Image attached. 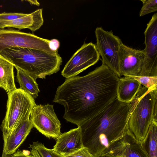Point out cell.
<instances>
[{"instance_id":"obj_6","label":"cell","mask_w":157,"mask_h":157,"mask_svg":"<svg viewBox=\"0 0 157 157\" xmlns=\"http://www.w3.org/2000/svg\"><path fill=\"white\" fill-rule=\"evenodd\" d=\"M97 50L102 58V63L109 68L119 78H121L119 66V52L122 43L112 31L104 30L101 27L95 31Z\"/></svg>"},{"instance_id":"obj_19","label":"cell","mask_w":157,"mask_h":157,"mask_svg":"<svg viewBox=\"0 0 157 157\" xmlns=\"http://www.w3.org/2000/svg\"><path fill=\"white\" fill-rule=\"evenodd\" d=\"M148 152L150 157H157V119L154 120L150 128Z\"/></svg>"},{"instance_id":"obj_13","label":"cell","mask_w":157,"mask_h":157,"mask_svg":"<svg viewBox=\"0 0 157 157\" xmlns=\"http://www.w3.org/2000/svg\"><path fill=\"white\" fill-rule=\"evenodd\" d=\"M83 147L80 128L71 129L61 134L52 149L58 156L62 157L75 152Z\"/></svg>"},{"instance_id":"obj_10","label":"cell","mask_w":157,"mask_h":157,"mask_svg":"<svg viewBox=\"0 0 157 157\" xmlns=\"http://www.w3.org/2000/svg\"><path fill=\"white\" fill-rule=\"evenodd\" d=\"M145 36L144 58L139 76H157V13H154L147 24Z\"/></svg>"},{"instance_id":"obj_25","label":"cell","mask_w":157,"mask_h":157,"mask_svg":"<svg viewBox=\"0 0 157 157\" xmlns=\"http://www.w3.org/2000/svg\"><path fill=\"white\" fill-rule=\"evenodd\" d=\"M60 42L56 39H52L49 40L48 46L52 51L58 53V49L60 46Z\"/></svg>"},{"instance_id":"obj_14","label":"cell","mask_w":157,"mask_h":157,"mask_svg":"<svg viewBox=\"0 0 157 157\" xmlns=\"http://www.w3.org/2000/svg\"><path fill=\"white\" fill-rule=\"evenodd\" d=\"M42 11V9H39L20 18L0 21V29L6 27L15 28L19 30L28 29L34 32L39 29L43 24Z\"/></svg>"},{"instance_id":"obj_1","label":"cell","mask_w":157,"mask_h":157,"mask_svg":"<svg viewBox=\"0 0 157 157\" xmlns=\"http://www.w3.org/2000/svg\"><path fill=\"white\" fill-rule=\"evenodd\" d=\"M119 78L102 63L85 76L66 78L53 101L63 105L64 119L78 126L117 98Z\"/></svg>"},{"instance_id":"obj_18","label":"cell","mask_w":157,"mask_h":157,"mask_svg":"<svg viewBox=\"0 0 157 157\" xmlns=\"http://www.w3.org/2000/svg\"><path fill=\"white\" fill-rule=\"evenodd\" d=\"M17 78L21 90L29 94L34 99L38 96L40 90L35 79L28 73L15 67Z\"/></svg>"},{"instance_id":"obj_20","label":"cell","mask_w":157,"mask_h":157,"mask_svg":"<svg viewBox=\"0 0 157 157\" xmlns=\"http://www.w3.org/2000/svg\"><path fill=\"white\" fill-rule=\"evenodd\" d=\"M138 81L142 85L148 89H157V76H128Z\"/></svg>"},{"instance_id":"obj_4","label":"cell","mask_w":157,"mask_h":157,"mask_svg":"<svg viewBox=\"0 0 157 157\" xmlns=\"http://www.w3.org/2000/svg\"><path fill=\"white\" fill-rule=\"evenodd\" d=\"M134 102L129 118L128 128L136 140L145 144L150 125L154 120L157 119V89L142 86Z\"/></svg>"},{"instance_id":"obj_15","label":"cell","mask_w":157,"mask_h":157,"mask_svg":"<svg viewBox=\"0 0 157 157\" xmlns=\"http://www.w3.org/2000/svg\"><path fill=\"white\" fill-rule=\"evenodd\" d=\"M33 127L29 118L17 127L4 142L3 147L5 148L6 154L11 155L15 153L25 140Z\"/></svg>"},{"instance_id":"obj_17","label":"cell","mask_w":157,"mask_h":157,"mask_svg":"<svg viewBox=\"0 0 157 157\" xmlns=\"http://www.w3.org/2000/svg\"><path fill=\"white\" fill-rule=\"evenodd\" d=\"M14 66L5 59L0 56V87L8 94L17 88L14 82Z\"/></svg>"},{"instance_id":"obj_16","label":"cell","mask_w":157,"mask_h":157,"mask_svg":"<svg viewBox=\"0 0 157 157\" xmlns=\"http://www.w3.org/2000/svg\"><path fill=\"white\" fill-rule=\"evenodd\" d=\"M142 86L138 81L132 77L124 76L120 78L117 88V98L121 102L130 103Z\"/></svg>"},{"instance_id":"obj_3","label":"cell","mask_w":157,"mask_h":157,"mask_svg":"<svg viewBox=\"0 0 157 157\" xmlns=\"http://www.w3.org/2000/svg\"><path fill=\"white\" fill-rule=\"evenodd\" d=\"M0 56L8 60L14 67L28 73L36 79L57 72L62 59L58 53L51 54L41 50L13 48L0 52Z\"/></svg>"},{"instance_id":"obj_27","label":"cell","mask_w":157,"mask_h":157,"mask_svg":"<svg viewBox=\"0 0 157 157\" xmlns=\"http://www.w3.org/2000/svg\"><path fill=\"white\" fill-rule=\"evenodd\" d=\"M31 153L32 157H41L37 151L33 148H31Z\"/></svg>"},{"instance_id":"obj_29","label":"cell","mask_w":157,"mask_h":157,"mask_svg":"<svg viewBox=\"0 0 157 157\" xmlns=\"http://www.w3.org/2000/svg\"><path fill=\"white\" fill-rule=\"evenodd\" d=\"M12 155H7L6 154L5 149L3 148L2 155L1 157H11Z\"/></svg>"},{"instance_id":"obj_31","label":"cell","mask_w":157,"mask_h":157,"mask_svg":"<svg viewBox=\"0 0 157 157\" xmlns=\"http://www.w3.org/2000/svg\"><path fill=\"white\" fill-rule=\"evenodd\" d=\"M59 157L58 156V157Z\"/></svg>"},{"instance_id":"obj_22","label":"cell","mask_w":157,"mask_h":157,"mask_svg":"<svg viewBox=\"0 0 157 157\" xmlns=\"http://www.w3.org/2000/svg\"><path fill=\"white\" fill-rule=\"evenodd\" d=\"M143 6L139 13L140 17L143 16L157 11V0H140Z\"/></svg>"},{"instance_id":"obj_2","label":"cell","mask_w":157,"mask_h":157,"mask_svg":"<svg viewBox=\"0 0 157 157\" xmlns=\"http://www.w3.org/2000/svg\"><path fill=\"white\" fill-rule=\"evenodd\" d=\"M134 104V100L125 103L117 98L78 126L81 129L83 147L94 157H101L129 132L128 120Z\"/></svg>"},{"instance_id":"obj_7","label":"cell","mask_w":157,"mask_h":157,"mask_svg":"<svg viewBox=\"0 0 157 157\" xmlns=\"http://www.w3.org/2000/svg\"><path fill=\"white\" fill-rule=\"evenodd\" d=\"M49 40L12 28L0 29V52L6 49L21 47L41 50L51 54L58 53L49 48Z\"/></svg>"},{"instance_id":"obj_23","label":"cell","mask_w":157,"mask_h":157,"mask_svg":"<svg viewBox=\"0 0 157 157\" xmlns=\"http://www.w3.org/2000/svg\"><path fill=\"white\" fill-rule=\"evenodd\" d=\"M28 14L17 13H0V21L11 20L23 17Z\"/></svg>"},{"instance_id":"obj_28","label":"cell","mask_w":157,"mask_h":157,"mask_svg":"<svg viewBox=\"0 0 157 157\" xmlns=\"http://www.w3.org/2000/svg\"><path fill=\"white\" fill-rule=\"evenodd\" d=\"M29 2V3L32 5H33L37 6L40 5L39 3L37 0H27L26 1Z\"/></svg>"},{"instance_id":"obj_5","label":"cell","mask_w":157,"mask_h":157,"mask_svg":"<svg viewBox=\"0 0 157 157\" xmlns=\"http://www.w3.org/2000/svg\"><path fill=\"white\" fill-rule=\"evenodd\" d=\"M36 105L34 99L20 88L8 94L6 114L1 125L4 142L21 124L29 118Z\"/></svg>"},{"instance_id":"obj_11","label":"cell","mask_w":157,"mask_h":157,"mask_svg":"<svg viewBox=\"0 0 157 157\" xmlns=\"http://www.w3.org/2000/svg\"><path fill=\"white\" fill-rule=\"evenodd\" d=\"M144 144L137 141L130 131L112 145L100 157H150Z\"/></svg>"},{"instance_id":"obj_30","label":"cell","mask_w":157,"mask_h":157,"mask_svg":"<svg viewBox=\"0 0 157 157\" xmlns=\"http://www.w3.org/2000/svg\"><path fill=\"white\" fill-rule=\"evenodd\" d=\"M115 157H124V156H122V155H120V156H117Z\"/></svg>"},{"instance_id":"obj_26","label":"cell","mask_w":157,"mask_h":157,"mask_svg":"<svg viewBox=\"0 0 157 157\" xmlns=\"http://www.w3.org/2000/svg\"><path fill=\"white\" fill-rule=\"evenodd\" d=\"M11 157H32V155L28 154L24 151L18 150L12 155Z\"/></svg>"},{"instance_id":"obj_12","label":"cell","mask_w":157,"mask_h":157,"mask_svg":"<svg viewBox=\"0 0 157 157\" xmlns=\"http://www.w3.org/2000/svg\"><path fill=\"white\" fill-rule=\"evenodd\" d=\"M144 56V49H135L122 43L119 52V66L121 77L122 75H140L143 67Z\"/></svg>"},{"instance_id":"obj_21","label":"cell","mask_w":157,"mask_h":157,"mask_svg":"<svg viewBox=\"0 0 157 157\" xmlns=\"http://www.w3.org/2000/svg\"><path fill=\"white\" fill-rule=\"evenodd\" d=\"M29 148L36 150L41 157H58L54 153L52 149L48 148L44 144L38 141L33 142L32 144L29 145Z\"/></svg>"},{"instance_id":"obj_8","label":"cell","mask_w":157,"mask_h":157,"mask_svg":"<svg viewBox=\"0 0 157 157\" xmlns=\"http://www.w3.org/2000/svg\"><path fill=\"white\" fill-rule=\"evenodd\" d=\"M53 106L49 104L36 105L29 118L33 127L40 132L48 138L57 139L61 134V123Z\"/></svg>"},{"instance_id":"obj_24","label":"cell","mask_w":157,"mask_h":157,"mask_svg":"<svg viewBox=\"0 0 157 157\" xmlns=\"http://www.w3.org/2000/svg\"><path fill=\"white\" fill-rule=\"evenodd\" d=\"M62 157H94L87 149L83 147L79 150L72 154Z\"/></svg>"},{"instance_id":"obj_9","label":"cell","mask_w":157,"mask_h":157,"mask_svg":"<svg viewBox=\"0 0 157 157\" xmlns=\"http://www.w3.org/2000/svg\"><path fill=\"white\" fill-rule=\"evenodd\" d=\"M100 56L95 44L84 42L67 63L61 75L66 78L76 76L96 64Z\"/></svg>"}]
</instances>
